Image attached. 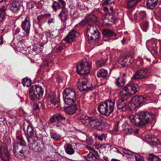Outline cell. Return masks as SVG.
<instances>
[{
  "label": "cell",
  "mask_w": 161,
  "mask_h": 161,
  "mask_svg": "<svg viewBox=\"0 0 161 161\" xmlns=\"http://www.w3.org/2000/svg\"><path fill=\"white\" fill-rule=\"evenodd\" d=\"M31 84V80L27 78H25L22 80V84L26 87H29L30 86Z\"/></svg>",
  "instance_id": "cell-28"
},
{
  "label": "cell",
  "mask_w": 161,
  "mask_h": 161,
  "mask_svg": "<svg viewBox=\"0 0 161 161\" xmlns=\"http://www.w3.org/2000/svg\"><path fill=\"white\" fill-rule=\"evenodd\" d=\"M146 75H147L146 71L144 70H139L136 73V74L133 77V79H142L145 78Z\"/></svg>",
  "instance_id": "cell-16"
},
{
  "label": "cell",
  "mask_w": 161,
  "mask_h": 161,
  "mask_svg": "<svg viewBox=\"0 0 161 161\" xmlns=\"http://www.w3.org/2000/svg\"><path fill=\"white\" fill-rule=\"evenodd\" d=\"M116 21V18L114 15L108 14L104 16L103 18V22L104 24L111 26L114 24Z\"/></svg>",
  "instance_id": "cell-15"
},
{
  "label": "cell",
  "mask_w": 161,
  "mask_h": 161,
  "mask_svg": "<svg viewBox=\"0 0 161 161\" xmlns=\"http://www.w3.org/2000/svg\"><path fill=\"white\" fill-rule=\"evenodd\" d=\"M146 99L143 96H135L130 101V103L128 104V107L130 110L133 111L144 103Z\"/></svg>",
  "instance_id": "cell-7"
},
{
  "label": "cell",
  "mask_w": 161,
  "mask_h": 161,
  "mask_svg": "<svg viewBox=\"0 0 161 161\" xmlns=\"http://www.w3.org/2000/svg\"><path fill=\"white\" fill-rule=\"evenodd\" d=\"M126 100L124 99H121L118 101L117 107L119 109H122L125 107Z\"/></svg>",
  "instance_id": "cell-25"
},
{
  "label": "cell",
  "mask_w": 161,
  "mask_h": 161,
  "mask_svg": "<svg viewBox=\"0 0 161 161\" xmlns=\"http://www.w3.org/2000/svg\"><path fill=\"white\" fill-rule=\"evenodd\" d=\"M123 152H124L125 154H126V155H130V156L133 155V153H132L129 150H123Z\"/></svg>",
  "instance_id": "cell-37"
},
{
  "label": "cell",
  "mask_w": 161,
  "mask_h": 161,
  "mask_svg": "<svg viewBox=\"0 0 161 161\" xmlns=\"http://www.w3.org/2000/svg\"><path fill=\"white\" fill-rule=\"evenodd\" d=\"M22 29L25 31L27 34H29L30 32V20L28 19V18H26L25 20L22 22Z\"/></svg>",
  "instance_id": "cell-19"
},
{
  "label": "cell",
  "mask_w": 161,
  "mask_h": 161,
  "mask_svg": "<svg viewBox=\"0 0 161 161\" xmlns=\"http://www.w3.org/2000/svg\"><path fill=\"white\" fill-rule=\"evenodd\" d=\"M104 11H105V12H108V9L107 8H104Z\"/></svg>",
  "instance_id": "cell-38"
},
{
  "label": "cell",
  "mask_w": 161,
  "mask_h": 161,
  "mask_svg": "<svg viewBox=\"0 0 161 161\" xmlns=\"http://www.w3.org/2000/svg\"><path fill=\"white\" fill-rule=\"evenodd\" d=\"M154 120V116L148 112H140L131 116V121L136 126H143L150 123Z\"/></svg>",
  "instance_id": "cell-1"
},
{
  "label": "cell",
  "mask_w": 161,
  "mask_h": 161,
  "mask_svg": "<svg viewBox=\"0 0 161 161\" xmlns=\"http://www.w3.org/2000/svg\"><path fill=\"white\" fill-rule=\"evenodd\" d=\"M2 43V38H0V44H1Z\"/></svg>",
  "instance_id": "cell-39"
},
{
  "label": "cell",
  "mask_w": 161,
  "mask_h": 161,
  "mask_svg": "<svg viewBox=\"0 0 161 161\" xmlns=\"http://www.w3.org/2000/svg\"><path fill=\"white\" fill-rule=\"evenodd\" d=\"M63 119H64V117H62L60 115H54L51 120L53 122H54L55 121L61 120Z\"/></svg>",
  "instance_id": "cell-30"
},
{
  "label": "cell",
  "mask_w": 161,
  "mask_h": 161,
  "mask_svg": "<svg viewBox=\"0 0 161 161\" xmlns=\"http://www.w3.org/2000/svg\"><path fill=\"white\" fill-rule=\"evenodd\" d=\"M138 2V0H131V1L128 2V7L133 6Z\"/></svg>",
  "instance_id": "cell-34"
},
{
  "label": "cell",
  "mask_w": 161,
  "mask_h": 161,
  "mask_svg": "<svg viewBox=\"0 0 161 161\" xmlns=\"http://www.w3.org/2000/svg\"><path fill=\"white\" fill-rule=\"evenodd\" d=\"M5 15V12L4 9H2L0 10V22L3 20Z\"/></svg>",
  "instance_id": "cell-32"
},
{
  "label": "cell",
  "mask_w": 161,
  "mask_h": 161,
  "mask_svg": "<svg viewBox=\"0 0 161 161\" xmlns=\"http://www.w3.org/2000/svg\"><path fill=\"white\" fill-rule=\"evenodd\" d=\"M27 133L29 136H32L33 133V128L31 126H30L27 128Z\"/></svg>",
  "instance_id": "cell-35"
},
{
  "label": "cell",
  "mask_w": 161,
  "mask_h": 161,
  "mask_svg": "<svg viewBox=\"0 0 161 161\" xmlns=\"http://www.w3.org/2000/svg\"><path fill=\"white\" fill-rule=\"evenodd\" d=\"M65 151L68 155H72L74 153V149L71 145L67 144L65 146Z\"/></svg>",
  "instance_id": "cell-23"
},
{
  "label": "cell",
  "mask_w": 161,
  "mask_h": 161,
  "mask_svg": "<svg viewBox=\"0 0 161 161\" xmlns=\"http://www.w3.org/2000/svg\"><path fill=\"white\" fill-rule=\"evenodd\" d=\"M135 158H136V160L137 161H144V160L143 157H141L140 156H138V155H136L135 156Z\"/></svg>",
  "instance_id": "cell-36"
},
{
  "label": "cell",
  "mask_w": 161,
  "mask_h": 161,
  "mask_svg": "<svg viewBox=\"0 0 161 161\" xmlns=\"http://www.w3.org/2000/svg\"><path fill=\"white\" fill-rule=\"evenodd\" d=\"M133 61H134V58L131 55L128 54L121 58L119 62L121 65L127 66L131 65Z\"/></svg>",
  "instance_id": "cell-13"
},
{
  "label": "cell",
  "mask_w": 161,
  "mask_h": 161,
  "mask_svg": "<svg viewBox=\"0 0 161 161\" xmlns=\"http://www.w3.org/2000/svg\"><path fill=\"white\" fill-rule=\"evenodd\" d=\"M138 91V85L135 84L128 85L122 89L120 92V95L123 96H130L136 94Z\"/></svg>",
  "instance_id": "cell-8"
},
{
  "label": "cell",
  "mask_w": 161,
  "mask_h": 161,
  "mask_svg": "<svg viewBox=\"0 0 161 161\" xmlns=\"http://www.w3.org/2000/svg\"><path fill=\"white\" fill-rule=\"evenodd\" d=\"M71 106L67 107L64 108V111L68 114H73L75 113L77 110V106L76 104H72Z\"/></svg>",
  "instance_id": "cell-18"
},
{
  "label": "cell",
  "mask_w": 161,
  "mask_h": 161,
  "mask_svg": "<svg viewBox=\"0 0 161 161\" xmlns=\"http://www.w3.org/2000/svg\"><path fill=\"white\" fill-rule=\"evenodd\" d=\"M125 84V80L123 77H119L116 79V84L118 86H122Z\"/></svg>",
  "instance_id": "cell-24"
},
{
  "label": "cell",
  "mask_w": 161,
  "mask_h": 161,
  "mask_svg": "<svg viewBox=\"0 0 161 161\" xmlns=\"http://www.w3.org/2000/svg\"><path fill=\"white\" fill-rule=\"evenodd\" d=\"M13 152L17 158L23 159L26 158L29 150L25 145L20 143H15L13 145Z\"/></svg>",
  "instance_id": "cell-2"
},
{
  "label": "cell",
  "mask_w": 161,
  "mask_h": 161,
  "mask_svg": "<svg viewBox=\"0 0 161 161\" xmlns=\"http://www.w3.org/2000/svg\"><path fill=\"white\" fill-rule=\"evenodd\" d=\"M30 149L35 151L42 150L44 148L42 140L37 137H31L29 139Z\"/></svg>",
  "instance_id": "cell-6"
},
{
  "label": "cell",
  "mask_w": 161,
  "mask_h": 161,
  "mask_svg": "<svg viewBox=\"0 0 161 161\" xmlns=\"http://www.w3.org/2000/svg\"><path fill=\"white\" fill-rule=\"evenodd\" d=\"M114 104L111 101L101 103L98 107L100 114L105 116H109L114 111Z\"/></svg>",
  "instance_id": "cell-3"
},
{
  "label": "cell",
  "mask_w": 161,
  "mask_h": 161,
  "mask_svg": "<svg viewBox=\"0 0 161 161\" xmlns=\"http://www.w3.org/2000/svg\"><path fill=\"white\" fill-rule=\"evenodd\" d=\"M103 34L104 37H111V36H115V34L112 31L109 30H103Z\"/></svg>",
  "instance_id": "cell-27"
},
{
  "label": "cell",
  "mask_w": 161,
  "mask_h": 161,
  "mask_svg": "<svg viewBox=\"0 0 161 161\" xmlns=\"http://www.w3.org/2000/svg\"><path fill=\"white\" fill-rule=\"evenodd\" d=\"M97 77L99 78H106L108 76V72L103 68H101L97 73Z\"/></svg>",
  "instance_id": "cell-22"
},
{
  "label": "cell",
  "mask_w": 161,
  "mask_h": 161,
  "mask_svg": "<svg viewBox=\"0 0 161 161\" xmlns=\"http://www.w3.org/2000/svg\"><path fill=\"white\" fill-rule=\"evenodd\" d=\"M20 8V4L18 1H14L10 5V10L14 13L18 12Z\"/></svg>",
  "instance_id": "cell-17"
},
{
  "label": "cell",
  "mask_w": 161,
  "mask_h": 161,
  "mask_svg": "<svg viewBox=\"0 0 161 161\" xmlns=\"http://www.w3.org/2000/svg\"><path fill=\"white\" fill-rule=\"evenodd\" d=\"M123 128L124 129V131L127 134H130L131 133L132 128L131 126L129 125L128 124H124V125L123 126Z\"/></svg>",
  "instance_id": "cell-26"
},
{
  "label": "cell",
  "mask_w": 161,
  "mask_h": 161,
  "mask_svg": "<svg viewBox=\"0 0 161 161\" xmlns=\"http://www.w3.org/2000/svg\"><path fill=\"white\" fill-rule=\"evenodd\" d=\"M63 98L64 102L68 105L73 104L76 101V94L72 89H66L63 91Z\"/></svg>",
  "instance_id": "cell-4"
},
{
  "label": "cell",
  "mask_w": 161,
  "mask_h": 161,
  "mask_svg": "<svg viewBox=\"0 0 161 161\" xmlns=\"http://www.w3.org/2000/svg\"><path fill=\"white\" fill-rule=\"evenodd\" d=\"M53 8L55 11H57L61 8V4L58 2H54L53 5Z\"/></svg>",
  "instance_id": "cell-31"
},
{
  "label": "cell",
  "mask_w": 161,
  "mask_h": 161,
  "mask_svg": "<svg viewBox=\"0 0 161 161\" xmlns=\"http://www.w3.org/2000/svg\"><path fill=\"white\" fill-rule=\"evenodd\" d=\"M90 71V66L89 62L81 61L77 66V72L79 75H87Z\"/></svg>",
  "instance_id": "cell-10"
},
{
  "label": "cell",
  "mask_w": 161,
  "mask_h": 161,
  "mask_svg": "<svg viewBox=\"0 0 161 161\" xmlns=\"http://www.w3.org/2000/svg\"><path fill=\"white\" fill-rule=\"evenodd\" d=\"M87 35L90 42H94L99 38L100 34L97 27L95 26L91 25L88 27Z\"/></svg>",
  "instance_id": "cell-9"
},
{
  "label": "cell",
  "mask_w": 161,
  "mask_h": 161,
  "mask_svg": "<svg viewBox=\"0 0 161 161\" xmlns=\"http://www.w3.org/2000/svg\"><path fill=\"white\" fill-rule=\"evenodd\" d=\"M145 139L149 142L152 143L156 144H160V141L157 138L155 137L154 136H151V135H147L145 136Z\"/></svg>",
  "instance_id": "cell-20"
},
{
  "label": "cell",
  "mask_w": 161,
  "mask_h": 161,
  "mask_svg": "<svg viewBox=\"0 0 161 161\" xmlns=\"http://www.w3.org/2000/svg\"><path fill=\"white\" fill-rule=\"evenodd\" d=\"M78 89L81 91L88 90L93 87L91 82L86 78H82L78 81L77 83Z\"/></svg>",
  "instance_id": "cell-11"
},
{
  "label": "cell",
  "mask_w": 161,
  "mask_h": 161,
  "mask_svg": "<svg viewBox=\"0 0 161 161\" xmlns=\"http://www.w3.org/2000/svg\"><path fill=\"white\" fill-rule=\"evenodd\" d=\"M86 160L89 161H96L97 159L96 158L94 155L90 153L89 155H87L86 156Z\"/></svg>",
  "instance_id": "cell-29"
},
{
  "label": "cell",
  "mask_w": 161,
  "mask_h": 161,
  "mask_svg": "<svg viewBox=\"0 0 161 161\" xmlns=\"http://www.w3.org/2000/svg\"><path fill=\"white\" fill-rule=\"evenodd\" d=\"M158 160H160L159 158L156 156H155V155L151 154L149 156V160H150V161H157Z\"/></svg>",
  "instance_id": "cell-33"
},
{
  "label": "cell",
  "mask_w": 161,
  "mask_h": 161,
  "mask_svg": "<svg viewBox=\"0 0 161 161\" xmlns=\"http://www.w3.org/2000/svg\"><path fill=\"white\" fill-rule=\"evenodd\" d=\"M158 2V0H148L146 5L149 8L153 9L157 6Z\"/></svg>",
  "instance_id": "cell-21"
},
{
  "label": "cell",
  "mask_w": 161,
  "mask_h": 161,
  "mask_svg": "<svg viewBox=\"0 0 161 161\" xmlns=\"http://www.w3.org/2000/svg\"><path fill=\"white\" fill-rule=\"evenodd\" d=\"M79 36V33L76 30H72L67 36L64 40L68 43H71L76 40Z\"/></svg>",
  "instance_id": "cell-14"
},
{
  "label": "cell",
  "mask_w": 161,
  "mask_h": 161,
  "mask_svg": "<svg viewBox=\"0 0 161 161\" xmlns=\"http://www.w3.org/2000/svg\"><path fill=\"white\" fill-rule=\"evenodd\" d=\"M89 120L90 126L93 128L102 130L105 126V122L98 118L92 117Z\"/></svg>",
  "instance_id": "cell-12"
},
{
  "label": "cell",
  "mask_w": 161,
  "mask_h": 161,
  "mask_svg": "<svg viewBox=\"0 0 161 161\" xmlns=\"http://www.w3.org/2000/svg\"><path fill=\"white\" fill-rule=\"evenodd\" d=\"M44 90L41 86L35 85L32 86L30 91V98L31 100H38L41 99L43 96Z\"/></svg>",
  "instance_id": "cell-5"
},
{
  "label": "cell",
  "mask_w": 161,
  "mask_h": 161,
  "mask_svg": "<svg viewBox=\"0 0 161 161\" xmlns=\"http://www.w3.org/2000/svg\"><path fill=\"white\" fill-rule=\"evenodd\" d=\"M2 1H3V0H0V2H2Z\"/></svg>",
  "instance_id": "cell-40"
}]
</instances>
